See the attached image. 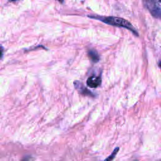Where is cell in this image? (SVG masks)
Instances as JSON below:
<instances>
[{
    "instance_id": "cell-1",
    "label": "cell",
    "mask_w": 161,
    "mask_h": 161,
    "mask_svg": "<svg viewBox=\"0 0 161 161\" xmlns=\"http://www.w3.org/2000/svg\"><path fill=\"white\" fill-rule=\"evenodd\" d=\"M88 17L92 19H95L99 20L106 24L118 26V27H122L129 30L130 31H132L135 35L138 36V33L133 25L126 19H123L122 18L115 17V16H98V15H89Z\"/></svg>"
},
{
    "instance_id": "cell-2",
    "label": "cell",
    "mask_w": 161,
    "mask_h": 161,
    "mask_svg": "<svg viewBox=\"0 0 161 161\" xmlns=\"http://www.w3.org/2000/svg\"><path fill=\"white\" fill-rule=\"evenodd\" d=\"M143 3L154 18L161 19V6L158 0H143Z\"/></svg>"
},
{
    "instance_id": "cell-3",
    "label": "cell",
    "mask_w": 161,
    "mask_h": 161,
    "mask_svg": "<svg viewBox=\"0 0 161 161\" xmlns=\"http://www.w3.org/2000/svg\"><path fill=\"white\" fill-rule=\"evenodd\" d=\"M101 77L100 75H92L87 79L86 84L91 88H96L101 84Z\"/></svg>"
},
{
    "instance_id": "cell-4",
    "label": "cell",
    "mask_w": 161,
    "mask_h": 161,
    "mask_svg": "<svg viewBox=\"0 0 161 161\" xmlns=\"http://www.w3.org/2000/svg\"><path fill=\"white\" fill-rule=\"evenodd\" d=\"M74 87L81 94L83 95H86V96H94V94L91 92L89 90H88L86 87H84V86L78 80H75L74 82Z\"/></svg>"
},
{
    "instance_id": "cell-5",
    "label": "cell",
    "mask_w": 161,
    "mask_h": 161,
    "mask_svg": "<svg viewBox=\"0 0 161 161\" xmlns=\"http://www.w3.org/2000/svg\"><path fill=\"white\" fill-rule=\"evenodd\" d=\"M88 55H89V58L91 59V60L94 62H97L100 59V57H99L97 52L94 50H89Z\"/></svg>"
},
{
    "instance_id": "cell-6",
    "label": "cell",
    "mask_w": 161,
    "mask_h": 161,
    "mask_svg": "<svg viewBox=\"0 0 161 161\" xmlns=\"http://www.w3.org/2000/svg\"><path fill=\"white\" fill-rule=\"evenodd\" d=\"M118 150H119V148L118 147H117V148H116L114 150H113V152H112V153H111V155H110L108 158H106V160H113L114 157H115V156H116V153H118Z\"/></svg>"
},
{
    "instance_id": "cell-7",
    "label": "cell",
    "mask_w": 161,
    "mask_h": 161,
    "mask_svg": "<svg viewBox=\"0 0 161 161\" xmlns=\"http://www.w3.org/2000/svg\"><path fill=\"white\" fill-rule=\"evenodd\" d=\"M58 1H59L60 3H64V0H57Z\"/></svg>"
},
{
    "instance_id": "cell-8",
    "label": "cell",
    "mask_w": 161,
    "mask_h": 161,
    "mask_svg": "<svg viewBox=\"0 0 161 161\" xmlns=\"http://www.w3.org/2000/svg\"><path fill=\"white\" fill-rule=\"evenodd\" d=\"M9 1H15L16 0H9Z\"/></svg>"
}]
</instances>
